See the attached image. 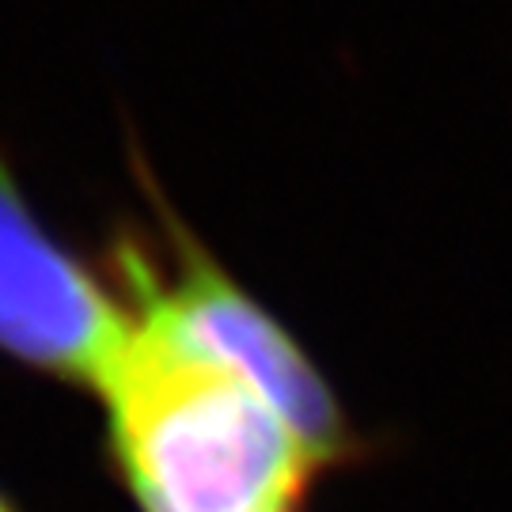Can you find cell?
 Wrapping results in <instances>:
<instances>
[{
	"mask_svg": "<svg viewBox=\"0 0 512 512\" xmlns=\"http://www.w3.org/2000/svg\"><path fill=\"white\" fill-rule=\"evenodd\" d=\"M107 456L137 512H304L334 471L262 391L133 311L107 387Z\"/></svg>",
	"mask_w": 512,
	"mask_h": 512,
	"instance_id": "6da1fadb",
	"label": "cell"
},
{
	"mask_svg": "<svg viewBox=\"0 0 512 512\" xmlns=\"http://www.w3.org/2000/svg\"><path fill=\"white\" fill-rule=\"evenodd\" d=\"M171 247V274H164L145 251L122 247L118 277L129 308L175 346L247 380L293 421V429L319 456L346 467L361 440L304 346L186 232H179Z\"/></svg>",
	"mask_w": 512,
	"mask_h": 512,
	"instance_id": "7a4b0ae2",
	"label": "cell"
},
{
	"mask_svg": "<svg viewBox=\"0 0 512 512\" xmlns=\"http://www.w3.org/2000/svg\"><path fill=\"white\" fill-rule=\"evenodd\" d=\"M129 334L126 293L110 289L38 224L0 164V353L99 395Z\"/></svg>",
	"mask_w": 512,
	"mask_h": 512,
	"instance_id": "3957f363",
	"label": "cell"
},
{
	"mask_svg": "<svg viewBox=\"0 0 512 512\" xmlns=\"http://www.w3.org/2000/svg\"><path fill=\"white\" fill-rule=\"evenodd\" d=\"M0 512H19V505L8 494H4V490H0Z\"/></svg>",
	"mask_w": 512,
	"mask_h": 512,
	"instance_id": "277c9868",
	"label": "cell"
}]
</instances>
